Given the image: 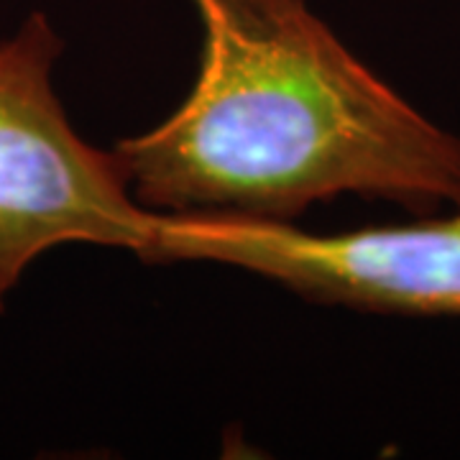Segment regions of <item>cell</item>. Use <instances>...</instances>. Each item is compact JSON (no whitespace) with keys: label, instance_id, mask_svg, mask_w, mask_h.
<instances>
[{"label":"cell","instance_id":"1","mask_svg":"<svg viewBox=\"0 0 460 460\" xmlns=\"http://www.w3.org/2000/svg\"><path fill=\"white\" fill-rule=\"evenodd\" d=\"M199 75L181 105L111 151L162 215L292 223L341 195L460 210V136L381 80L307 0H190Z\"/></svg>","mask_w":460,"mask_h":460},{"label":"cell","instance_id":"2","mask_svg":"<svg viewBox=\"0 0 460 460\" xmlns=\"http://www.w3.org/2000/svg\"><path fill=\"white\" fill-rule=\"evenodd\" d=\"M65 39L31 13L0 41V314L23 271L69 243L141 259L156 213L138 205L111 148L75 131L54 90Z\"/></svg>","mask_w":460,"mask_h":460},{"label":"cell","instance_id":"3","mask_svg":"<svg viewBox=\"0 0 460 460\" xmlns=\"http://www.w3.org/2000/svg\"><path fill=\"white\" fill-rule=\"evenodd\" d=\"M141 259L226 263L310 302L361 313L460 317V210L343 233L230 215L156 213Z\"/></svg>","mask_w":460,"mask_h":460}]
</instances>
